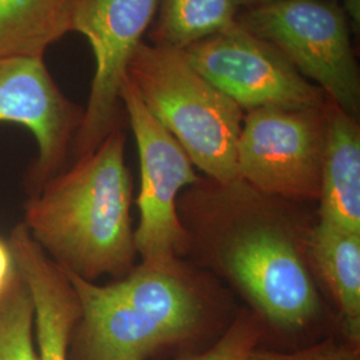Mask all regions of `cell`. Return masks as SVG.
<instances>
[{"instance_id": "1", "label": "cell", "mask_w": 360, "mask_h": 360, "mask_svg": "<svg viewBox=\"0 0 360 360\" xmlns=\"http://www.w3.org/2000/svg\"><path fill=\"white\" fill-rule=\"evenodd\" d=\"M126 141L124 129L112 131L28 195L23 206L22 223L32 240L59 267L89 282L120 279L135 267Z\"/></svg>"}, {"instance_id": "2", "label": "cell", "mask_w": 360, "mask_h": 360, "mask_svg": "<svg viewBox=\"0 0 360 360\" xmlns=\"http://www.w3.org/2000/svg\"><path fill=\"white\" fill-rule=\"evenodd\" d=\"M65 272L80 309L68 360H153L199 342L208 330L206 303L178 260L142 262L108 284Z\"/></svg>"}, {"instance_id": "3", "label": "cell", "mask_w": 360, "mask_h": 360, "mask_svg": "<svg viewBox=\"0 0 360 360\" xmlns=\"http://www.w3.org/2000/svg\"><path fill=\"white\" fill-rule=\"evenodd\" d=\"M127 77L193 166L223 187L240 184L236 150L245 111L202 77L181 50L142 41Z\"/></svg>"}, {"instance_id": "4", "label": "cell", "mask_w": 360, "mask_h": 360, "mask_svg": "<svg viewBox=\"0 0 360 360\" xmlns=\"http://www.w3.org/2000/svg\"><path fill=\"white\" fill-rule=\"evenodd\" d=\"M238 23L269 41L302 77L359 119V65L338 1L278 0L242 10Z\"/></svg>"}, {"instance_id": "5", "label": "cell", "mask_w": 360, "mask_h": 360, "mask_svg": "<svg viewBox=\"0 0 360 360\" xmlns=\"http://www.w3.org/2000/svg\"><path fill=\"white\" fill-rule=\"evenodd\" d=\"M324 143V105L247 111L236 150L239 181L267 195L319 199Z\"/></svg>"}, {"instance_id": "6", "label": "cell", "mask_w": 360, "mask_h": 360, "mask_svg": "<svg viewBox=\"0 0 360 360\" xmlns=\"http://www.w3.org/2000/svg\"><path fill=\"white\" fill-rule=\"evenodd\" d=\"M120 101L141 162L139 224L134 231L136 251L144 263L169 264L188 245V233L176 211L178 195L199 178L188 155L147 110L127 75Z\"/></svg>"}, {"instance_id": "7", "label": "cell", "mask_w": 360, "mask_h": 360, "mask_svg": "<svg viewBox=\"0 0 360 360\" xmlns=\"http://www.w3.org/2000/svg\"><path fill=\"white\" fill-rule=\"evenodd\" d=\"M158 7L159 0H77L71 32L87 39L95 72L71 162L90 154L112 131L124 127L122 84L134 52L154 23Z\"/></svg>"}, {"instance_id": "8", "label": "cell", "mask_w": 360, "mask_h": 360, "mask_svg": "<svg viewBox=\"0 0 360 360\" xmlns=\"http://www.w3.org/2000/svg\"><path fill=\"white\" fill-rule=\"evenodd\" d=\"M193 68L243 111L322 107L327 95L264 39L238 22L181 50Z\"/></svg>"}, {"instance_id": "9", "label": "cell", "mask_w": 360, "mask_h": 360, "mask_svg": "<svg viewBox=\"0 0 360 360\" xmlns=\"http://www.w3.org/2000/svg\"><path fill=\"white\" fill-rule=\"evenodd\" d=\"M229 275L267 322L296 331L312 322L319 295L295 243L270 226L254 224L235 232L223 250Z\"/></svg>"}, {"instance_id": "10", "label": "cell", "mask_w": 360, "mask_h": 360, "mask_svg": "<svg viewBox=\"0 0 360 360\" xmlns=\"http://www.w3.org/2000/svg\"><path fill=\"white\" fill-rule=\"evenodd\" d=\"M84 116L51 77L44 58H0V123L31 132L38 155L27 168V195L39 190L70 163L72 147Z\"/></svg>"}, {"instance_id": "11", "label": "cell", "mask_w": 360, "mask_h": 360, "mask_svg": "<svg viewBox=\"0 0 360 360\" xmlns=\"http://www.w3.org/2000/svg\"><path fill=\"white\" fill-rule=\"evenodd\" d=\"M18 270L34 304L39 360H68V348L80 309L65 270L44 254L20 221L7 238Z\"/></svg>"}, {"instance_id": "12", "label": "cell", "mask_w": 360, "mask_h": 360, "mask_svg": "<svg viewBox=\"0 0 360 360\" xmlns=\"http://www.w3.org/2000/svg\"><path fill=\"white\" fill-rule=\"evenodd\" d=\"M319 220L360 232V126L327 96Z\"/></svg>"}, {"instance_id": "13", "label": "cell", "mask_w": 360, "mask_h": 360, "mask_svg": "<svg viewBox=\"0 0 360 360\" xmlns=\"http://www.w3.org/2000/svg\"><path fill=\"white\" fill-rule=\"evenodd\" d=\"M309 252L334 296L343 336L360 343V232L319 220L309 236Z\"/></svg>"}, {"instance_id": "14", "label": "cell", "mask_w": 360, "mask_h": 360, "mask_svg": "<svg viewBox=\"0 0 360 360\" xmlns=\"http://www.w3.org/2000/svg\"><path fill=\"white\" fill-rule=\"evenodd\" d=\"M77 0H0V58H44L71 32Z\"/></svg>"}, {"instance_id": "15", "label": "cell", "mask_w": 360, "mask_h": 360, "mask_svg": "<svg viewBox=\"0 0 360 360\" xmlns=\"http://www.w3.org/2000/svg\"><path fill=\"white\" fill-rule=\"evenodd\" d=\"M239 0H159L148 39L156 46L184 50L238 22Z\"/></svg>"}, {"instance_id": "16", "label": "cell", "mask_w": 360, "mask_h": 360, "mask_svg": "<svg viewBox=\"0 0 360 360\" xmlns=\"http://www.w3.org/2000/svg\"><path fill=\"white\" fill-rule=\"evenodd\" d=\"M0 360H39L34 304L20 272L0 296Z\"/></svg>"}, {"instance_id": "17", "label": "cell", "mask_w": 360, "mask_h": 360, "mask_svg": "<svg viewBox=\"0 0 360 360\" xmlns=\"http://www.w3.org/2000/svg\"><path fill=\"white\" fill-rule=\"evenodd\" d=\"M262 335L263 324L259 314L245 312L230 324L212 346L181 360H245L252 349L259 347Z\"/></svg>"}, {"instance_id": "18", "label": "cell", "mask_w": 360, "mask_h": 360, "mask_svg": "<svg viewBox=\"0 0 360 360\" xmlns=\"http://www.w3.org/2000/svg\"><path fill=\"white\" fill-rule=\"evenodd\" d=\"M245 360H360V343L328 338L292 352H279L257 347Z\"/></svg>"}, {"instance_id": "19", "label": "cell", "mask_w": 360, "mask_h": 360, "mask_svg": "<svg viewBox=\"0 0 360 360\" xmlns=\"http://www.w3.org/2000/svg\"><path fill=\"white\" fill-rule=\"evenodd\" d=\"M18 274L19 270L10 243L0 236V296L10 288Z\"/></svg>"}, {"instance_id": "20", "label": "cell", "mask_w": 360, "mask_h": 360, "mask_svg": "<svg viewBox=\"0 0 360 360\" xmlns=\"http://www.w3.org/2000/svg\"><path fill=\"white\" fill-rule=\"evenodd\" d=\"M340 7L347 18L349 30L359 38L360 0H343V6Z\"/></svg>"}, {"instance_id": "21", "label": "cell", "mask_w": 360, "mask_h": 360, "mask_svg": "<svg viewBox=\"0 0 360 360\" xmlns=\"http://www.w3.org/2000/svg\"><path fill=\"white\" fill-rule=\"evenodd\" d=\"M243 10L245 8H252V7H259V6H264V4H270L278 0H239Z\"/></svg>"}, {"instance_id": "22", "label": "cell", "mask_w": 360, "mask_h": 360, "mask_svg": "<svg viewBox=\"0 0 360 360\" xmlns=\"http://www.w3.org/2000/svg\"><path fill=\"white\" fill-rule=\"evenodd\" d=\"M335 1H338V0H335Z\"/></svg>"}]
</instances>
